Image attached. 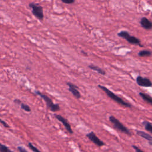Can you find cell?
Instances as JSON below:
<instances>
[{
    "label": "cell",
    "mask_w": 152,
    "mask_h": 152,
    "mask_svg": "<svg viewBox=\"0 0 152 152\" xmlns=\"http://www.w3.org/2000/svg\"><path fill=\"white\" fill-rule=\"evenodd\" d=\"M21 108L22 109H23L24 111H26V112H30V111H31V109H30V106L24 103H21Z\"/></svg>",
    "instance_id": "e0dca14e"
},
{
    "label": "cell",
    "mask_w": 152,
    "mask_h": 152,
    "mask_svg": "<svg viewBox=\"0 0 152 152\" xmlns=\"http://www.w3.org/2000/svg\"><path fill=\"white\" fill-rule=\"evenodd\" d=\"M136 134H137L139 136L141 137L146 139L148 141L149 145L152 146V136L150 135V134L142 131H139V130H137L136 131Z\"/></svg>",
    "instance_id": "30bf717a"
},
{
    "label": "cell",
    "mask_w": 152,
    "mask_h": 152,
    "mask_svg": "<svg viewBox=\"0 0 152 152\" xmlns=\"http://www.w3.org/2000/svg\"><path fill=\"white\" fill-rule=\"evenodd\" d=\"M138 55H139V56H140L141 57H149L151 55V52H150V51H147V50H143V51H141L139 52Z\"/></svg>",
    "instance_id": "9a60e30c"
},
{
    "label": "cell",
    "mask_w": 152,
    "mask_h": 152,
    "mask_svg": "<svg viewBox=\"0 0 152 152\" xmlns=\"http://www.w3.org/2000/svg\"><path fill=\"white\" fill-rule=\"evenodd\" d=\"M118 35L119 37H123L125 39H126L127 41L128 42H129L131 44H133V45H139V46L142 47L141 44H140V40H139L137 38L133 36H130V34H129L126 31H122V32H120L119 33H118Z\"/></svg>",
    "instance_id": "5b68a950"
},
{
    "label": "cell",
    "mask_w": 152,
    "mask_h": 152,
    "mask_svg": "<svg viewBox=\"0 0 152 152\" xmlns=\"http://www.w3.org/2000/svg\"><path fill=\"white\" fill-rule=\"evenodd\" d=\"M89 68H90L91 70L95 71H96L97 73H98L99 74H100L101 75H105L106 74V72L103 69H102V68H99V67L95 66V65H94L93 64L89 65Z\"/></svg>",
    "instance_id": "4fadbf2b"
},
{
    "label": "cell",
    "mask_w": 152,
    "mask_h": 152,
    "mask_svg": "<svg viewBox=\"0 0 152 152\" xmlns=\"http://www.w3.org/2000/svg\"><path fill=\"white\" fill-rule=\"evenodd\" d=\"M68 86V90L77 99H80L81 97V94L79 90V87L71 82H68L67 83Z\"/></svg>",
    "instance_id": "ba28073f"
},
{
    "label": "cell",
    "mask_w": 152,
    "mask_h": 152,
    "mask_svg": "<svg viewBox=\"0 0 152 152\" xmlns=\"http://www.w3.org/2000/svg\"><path fill=\"white\" fill-rule=\"evenodd\" d=\"M133 148L135 150V152H144L143 150H141L140 148H139L137 146H135L134 145H133Z\"/></svg>",
    "instance_id": "ffe728a7"
},
{
    "label": "cell",
    "mask_w": 152,
    "mask_h": 152,
    "mask_svg": "<svg viewBox=\"0 0 152 152\" xmlns=\"http://www.w3.org/2000/svg\"><path fill=\"white\" fill-rule=\"evenodd\" d=\"M136 83L141 87H150L152 86V82L147 77H143L141 76H138L136 78Z\"/></svg>",
    "instance_id": "52a82bcc"
},
{
    "label": "cell",
    "mask_w": 152,
    "mask_h": 152,
    "mask_svg": "<svg viewBox=\"0 0 152 152\" xmlns=\"http://www.w3.org/2000/svg\"><path fill=\"white\" fill-rule=\"evenodd\" d=\"M109 121L110 122L113 124L114 128L115 129H117V130H118L119 131L124 133L127 135H128L131 136L132 135L131 131L129 130V129L127 128L126 127H125L122 123H121L120 121L117 119L115 117L111 115L109 117Z\"/></svg>",
    "instance_id": "7a4b0ae2"
},
{
    "label": "cell",
    "mask_w": 152,
    "mask_h": 152,
    "mask_svg": "<svg viewBox=\"0 0 152 152\" xmlns=\"http://www.w3.org/2000/svg\"><path fill=\"white\" fill-rule=\"evenodd\" d=\"M36 93L43 99L44 100V101L46 102L47 107L52 112H57V111L60 110V107H59V105L58 104H55V103H53L52 101L51 100V99L49 97H48V96L43 94L42 93L40 92L39 91H36Z\"/></svg>",
    "instance_id": "3957f363"
},
{
    "label": "cell",
    "mask_w": 152,
    "mask_h": 152,
    "mask_svg": "<svg viewBox=\"0 0 152 152\" xmlns=\"http://www.w3.org/2000/svg\"><path fill=\"white\" fill-rule=\"evenodd\" d=\"M82 53H83V54H85L86 55H87V54H86V53H85V52H84V51H82Z\"/></svg>",
    "instance_id": "cb8c5ba5"
},
{
    "label": "cell",
    "mask_w": 152,
    "mask_h": 152,
    "mask_svg": "<svg viewBox=\"0 0 152 152\" xmlns=\"http://www.w3.org/2000/svg\"><path fill=\"white\" fill-rule=\"evenodd\" d=\"M86 136L91 141H92L98 147H102L105 145V143L99 139L97 135H96V134L93 131L87 134Z\"/></svg>",
    "instance_id": "8992f818"
},
{
    "label": "cell",
    "mask_w": 152,
    "mask_h": 152,
    "mask_svg": "<svg viewBox=\"0 0 152 152\" xmlns=\"http://www.w3.org/2000/svg\"><path fill=\"white\" fill-rule=\"evenodd\" d=\"M142 124L144 128H145V130L152 134V124L147 121H144Z\"/></svg>",
    "instance_id": "5bb4252c"
},
{
    "label": "cell",
    "mask_w": 152,
    "mask_h": 152,
    "mask_svg": "<svg viewBox=\"0 0 152 152\" xmlns=\"http://www.w3.org/2000/svg\"><path fill=\"white\" fill-rule=\"evenodd\" d=\"M140 25L144 29L146 30H150L152 29V22L146 17H143L141 19Z\"/></svg>",
    "instance_id": "8fae6325"
},
{
    "label": "cell",
    "mask_w": 152,
    "mask_h": 152,
    "mask_svg": "<svg viewBox=\"0 0 152 152\" xmlns=\"http://www.w3.org/2000/svg\"><path fill=\"white\" fill-rule=\"evenodd\" d=\"M54 116L59 121H60V122L63 124V125L64 126V127L65 128L67 131L68 133H69L70 134H73V131L72 130V128L71 127V125H70L69 123L68 122V121L65 118H64L61 115H58V114H55Z\"/></svg>",
    "instance_id": "9c48e42d"
},
{
    "label": "cell",
    "mask_w": 152,
    "mask_h": 152,
    "mask_svg": "<svg viewBox=\"0 0 152 152\" xmlns=\"http://www.w3.org/2000/svg\"><path fill=\"white\" fill-rule=\"evenodd\" d=\"M0 123H1L5 127H6V128H9L10 127H9V125H8V124H7L5 122V121H4L3 120H2L1 119H0Z\"/></svg>",
    "instance_id": "44dd1931"
},
{
    "label": "cell",
    "mask_w": 152,
    "mask_h": 152,
    "mask_svg": "<svg viewBox=\"0 0 152 152\" xmlns=\"http://www.w3.org/2000/svg\"><path fill=\"white\" fill-rule=\"evenodd\" d=\"M98 87H99L101 90H102L103 92L106 93V95H107L109 97H110L112 100L116 102L118 104L124 106V107H125V108H131L132 105L130 103H129L124 101L122 98H121L119 96H117L115 93L111 92V91L110 90H109L108 88H106V87L102 86V85H99Z\"/></svg>",
    "instance_id": "6da1fadb"
},
{
    "label": "cell",
    "mask_w": 152,
    "mask_h": 152,
    "mask_svg": "<svg viewBox=\"0 0 152 152\" xmlns=\"http://www.w3.org/2000/svg\"><path fill=\"white\" fill-rule=\"evenodd\" d=\"M14 102L15 103H18V104H21V101L20 100H18V99H16V100H14Z\"/></svg>",
    "instance_id": "603a6c76"
},
{
    "label": "cell",
    "mask_w": 152,
    "mask_h": 152,
    "mask_svg": "<svg viewBox=\"0 0 152 152\" xmlns=\"http://www.w3.org/2000/svg\"><path fill=\"white\" fill-rule=\"evenodd\" d=\"M0 152H13L8 147L0 143Z\"/></svg>",
    "instance_id": "2e32d148"
},
{
    "label": "cell",
    "mask_w": 152,
    "mask_h": 152,
    "mask_svg": "<svg viewBox=\"0 0 152 152\" xmlns=\"http://www.w3.org/2000/svg\"><path fill=\"white\" fill-rule=\"evenodd\" d=\"M139 95L143 99L144 102H146V103L152 105V97L151 96H149L147 94L143 93V92H140Z\"/></svg>",
    "instance_id": "7c38bea8"
},
{
    "label": "cell",
    "mask_w": 152,
    "mask_h": 152,
    "mask_svg": "<svg viewBox=\"0 0 152 152\" xmlns=\"http://www.w3.org/2000/svg\"><path fill=\"white\" fill-rule=\"evenodd\" d=\"M28 146L33 152H41V151H39V150H38V149H37L35 146H33V144H32L31 143H29Z\"/></svg>",
    "instance_id": "ac0fdd59"
},
{
    "label": "cell",
    "mask_w": 152,
    "mask_h": 152,
    "mask_svg": "<svg viewBox=\"0 0 152 152\" xmlns=\"http://www.w3.org/2000/svg\"><path fill=\"white\" fill-rule=\"evenodd\" d=\"M61 1L67 4H71L74 3V0H61Z\"/></svg>",
    "instance_id": "d6986e66"
},
{
    "label": "cell",
    "mask_w": 152,
    "mask_h": 152,
    "mask_svg": "<svg viewBox=\"0 0 152 152\" xmlns=\"http://www.w3.org/2000/svg\"><path fill=\"white\" fill-rule=\"evenodd\" d=\"M29 7L32 9V13L33 16L38 20H42L44 18V14L42 7L36 3H30Z\"/></svg>",
    "instance_id": "277c9868"
},
{
    "label": "cell",
    "mask_w": 152,
    "mask_h": 152,
    "mask_svg": "<svg viewBox=\"0 0 152 152\" xmlns=\"http://www.w3.org/2000/svg\"><path fill=\"white\" fill-rule=\"evenodd\" d=\"M18 150L19 151V152H28L25 148L21 146L18 147Z\"/></svg>",
    "instance_id": "7402d4cb"
}]
</instances>
